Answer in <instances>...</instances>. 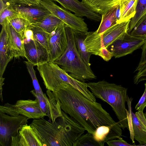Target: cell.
Returning a JSON list of instances; mask_svg holds the SVG:
<instances>
[{
  "instance_id": "35",
  "label": "cell",
  "mask_w": 146,
  "mask_h": 146,
  "mask_svg": "<svg viewBox=\"0 0 146 146\" xmlns=\"http://www.w3.org/2000/svg\"><path fill=\"white\" fill-rule=\"evenodd\" d=\"M106 143L109 146H134L135 145L130 144L124 140L121 137L107 141Z\"/></svg>"
},
{
  "instance_id": "28",
  "label": "cell",
  "mask_w": 146,
  "mask_h": 146,
  "mask_svg": "<svg viewBox=\"0 0 146 146\" xmlns=\"http://www.w3.org/2000/svg\"><path fill=\"white\" fill-rule=\"evenodd\" d=\"M129 34L146 39V14L139 20Z\"/></svg>"
},
{
  "instance_id": "10",
  "label": "cell",
  "mask_w": 146,
  "mask_h": 146,
  "mask_svg": "<svg viewBox=\"0 0 146 146\" xmlns=\"http://www.w3.org/2000/svg\"><path fill=\"white\" fill-rule=\"evenodd\" d=\"M68 40L64 23L57 26L50 33L48 41L49 61L53 62L64 52Z\"/></svg>"
},
{
  "instance_id": "24",
  "label": "cell",
  "mask_w": 146,
  "mask_h": 146,
  "mask_svg": "<svg viewBox=\"0 0 146 146\" xmlns=\"http://www.w3.org/2000/svg\"><path fill=\"white\" fill-rule=\"evenodd\" d=\"M63 23L61 20L51 14L42 20L30 25L40 27L50 34L57 26Z\"/></svg>"
},
{
  "instance_id": "23",
  "label": "cell",
  "mask_w": 146,
  "mask_h": 146,
  "mask_svg": "<svg viewBox=\"0 0 146 146\" xmlns=\"http://www.w3.org/2000/svg\"><path fill=\"white\" fill-rule=\"evenodd\" d=\"M118 5L113 7L105 13L102 15L100 24L98 29L95 31L97 33H102L117 24L116 13Z\"/></svg>"
},
{
  "instance_id": "16",
  "label": "cell",
  "mask_w": 146,
  "mask_h": 146,
  "mask_svg": "<svg viewBox=\"0 0 146 146\" xmlns=\"http://www.w3.org/2000/svg\"><path fill=\"white\" fill-rule=\"evenodd\" d=\"M133 98L128 97L126 102L128 110L126 112L129 123L132 125L133 131L134 139L137 141L140 145H146V132L143 130L139 120L133 111L131 106Z\"/></svg>"
},
{
  "instance_id": "3",
  "label": "cell",
  "mask_w": 146,
  "mask_h": 146,
  "mask_svg": "<svg viewBox=\"0 0 146 146\" xmlns=\"http://www.w3.org/2000/svg\"><path fill=\"white\" fill-rule=\"evenodd\" d=\"M93 94L109 104L111 107L123 129H129L125 102L128 97L127 89L121 85L104 80L87 83Z\"/></svg>"
},
{
  "instance_id": "33",
  "label": "cell",
  "mask_w": 146,
  "mask_h": 146,
  "mask_svg": "<svg viewBox=\"0 0 146 146\" xmlns=\"http://www.w3.org/2000/svg\"><path fill=\"white\" fill-rule=\"evenodd\" d=\"M30 92L38 100L42 111L46 115L47 112V103L45 95L43 96L40 93H36L34 89L31 90Z\"/></svg>"
},
{
  "instance_id": "17",
  "label": "cell",
  "mask_w": 146,
  "mask_h": 146,
  "mask_svg": "<svg viewBox=\"0 0 146 146\" xmlns=\"http://www.w3.org/2000/svg\"><path fill=\"white\" fill-rule=\"evenodd\" d=\"M13 58L9 50L6 30L3 25L0 35V77H3L8 63Z\"/></svg>"
},
{
  "instance_id": "6",
  "label": "cell",
  "mask_w": 146,
  "mask_h": 146,
  "mask_svg": "<svg viewBox=\"0 0 146 146\" xmlns=\"http://www.w3.org/2000/svg\"><path fill=\"white\" fill-rule=\"evenodd\" d=\"M41 5L53 15L61 20L65 25L73 30L87 33L88 28L83 19L73 14L56 5L53 0H39Z\"/></svg>"
},
{
  "instance_id": "41",
  "label": "cell",
  "mask_w": 146,
  "mask_h": 146,
  "mask_svg": "<svg viewBox=\"0 0 146 146\" xmlns=\"http://www.w3.org/2000/svg\"><path fill=\"white\" fill-rule=\"evenodd\" d=\"M5 80V78L2 77H0V99L1 101H3V98L2 96V86L4 85L3 82Z\"/></svg>"
},
{
  "instance_id": "11",
  "label": "cell",
  "mask_w": 146,
  "mask_h": 146,
  "mask_svg": "<svg viewBox=\"0 0 146 146\" xmlns=\"http://www.w3.org/2000/svg\"><path fill=\"white\" fill-rule=\"evenodd\" d=\"M12 7L20 14L21 17L27 20L30 25L39 22L51 14L41 5L34 6L14 4Z\"/></svg>"
},
{
  "instance_id": "13",
  "label": "cell",
  "mask_w": 146,
  "mask_h": 146,
  "mask_svg": "<svg viewBox=\"0 0 146 146\" xmlns=\"http://www.w3.org/2000/svg\"><path fill=\"white\" fill-rule=\"evenodd\" d=\"M3 25L6 30L8 45L12 57L15 58L25 57L24 38L15 29L9 21Z\"/></svg>"
},
{
  "instance_id": "15",
  "label": "cell",
  "mask_w": 146,
  "mask_h": 146,
  "mask_svg": "<svg viewBox=\"0 0 146 146\" xmlns=\"http://www.w3.org/2000/svg\"><path fill=\"white\" fill-rule=\"evenodd\" d=\"M121 129L119 122L110 126H100L97 128L93 135L100 146H104L107 141L121 137L122 134Z\"/></svg>"
},
{
  "instance_id": "29",
  "label": "cell",
  "mask_w": 146,
  "mask_h": 146,
  "mask_svg": "<svg viewBox=\"0 0 146 146\" xmlns=\"http://www.w3.org/2000/svg\"><path fill=\"white\" fill-rule=\"evenodd\" d=\"M100 146L95 140L92 134L87 132L82 134L76 141L73 146Z\"/></svg>"
},
{
  "instance_id": "21",
  "label": "cell",
  "mask_w": 146,
  "mask_h": 146,
  "mask_svg": "<svg viewBox=\"0 0 146 146\" xmlns=\"http://www.w3.org/2000/svg\"><path fill=\"white\" fill-rule=\"evenodd\" d=\"M74 36L76 49L82 60L89 68H90V58L91 54L87 51L84 40L86 33L73 30Z\"/></svg>"
},
{
  "instance_id": "31",
  "label": "cell",
  "mask_w": 146,
  "mask_h": 146,
  "mask_svg": "<svg viewBox=\"0 0 146 146\" xmlns=\"http://www.w3.org/2000/svg\"><path fill=\"white\" fill-rule=\"evenodd\" d=\"M24 62L26 65L28 72L31 78L33 84L36 92L44 96V94L40 86L36 75L35 71L34 69V66H35V65L28 61H25Z\"/></svg>"
},
{
  "instance_id": "1",
  "label": "cell",
  "mask_w": 146,
  "mask_h": 146,
  "mask_svg": "<svg viewBox=\"0 0 146 146\" xmlns=\"http://www.w3.org/2000/svg\"><path fill=\"white\" fill-rule=\"evenodd\" d=\"M52 92L59 100L61 110L93 135L99 126L118 123L101 104L89 100L67 83L60 84Z\"/></svg>"
},
{
  "instance_id": "42",
  "label": "cell",
  "mask_w": 146,
  "mask_h": 146,
  "mask_svg": "<svg viewBox=\"0 0 146 146\" xmlns=\"http://www.w3.org/2000/svg\"><path fill=\"white\" fill-rule=\"evenodd\" d=\"M140 76L142 81L146 80V67L141 71Z\"/></svg>"
},
{
  "instance_id": "30",
  "label": "cell",
  "mask_w": 146,
  "mask_h": 146,
  "mask_svg": "<svg viewBox=\"0 0 146 146\" xmlns=\"http://www.w3.org/2000/svg\"><path fill=\"white\" fill-rule=\"evenodd\" d=\"M18 17H21L20 14L13 8L12 6L7 8L0 13V24L4 25L7 21Z\"/></svg>"
},
{
  "instance_id": "32",
  "label": "cell",
  "mask_w": 146,
  "mask_h": 146,
  "mask_svg": "<svg viewBox=\"0 0 146 146\" xmlns=\"http://www.w3.org/2000/svg\"><path fill=\"white\" fill-rule=\"evenodd\" d=\"M0 111L11 116H17L20 115L16 110L15 104L8 103L0 106Z\"/></svg>"
},
{
  "instance_id": "2",
  "label": "cell",
  "mask_w": 146,
  "mask_h": 146,
  "mask_svg": "<svg viewBox=\"0 0 146 146\" xmlns=\"http://www.w3.org/2000/svg\"><path fill=\"white\" fill-rule=\"evenodd\" d=\"M62 115L53 122L43 118L34 119L30 124L43 146H73L85 129L62 110Z\"/></svg>"
},
{
  "instance_id": "7",
  "label": "cell",
  "mask_w": 146,
  "mask_h": 146,
  "mask_svg": "<svg viewBox=\"0 0 146 146\" xmlns=\"http://www.w3.org/2000/svg\"><path fill=\"white\" fill-rule=\"evenodd\" d=\"M29 119L21 115L11 116L0 111V146H10L12 137L19 133Z\"/></svg>"
},
{
  "instance_id": "40",
  "label": "cell",
  "mask_w": 146,
  "mask_h": 146,
  "mask_svg": "<svg viewBox=\"0 0 146 146\" xmlns=\"http://www.w3.org/2000/svg\"><path fill=\"white\" fill-rule=\"evenodd\" d=\"M34 40L33 31L28 27L26 31L24 38V42H28L31 40Z\"/></svg>"
},
{
  "instance_id": "4",
  "label": "cell",
  "mask_w": 146,
  "mask_h": 146,
  "mask_svg": "<svg viewBox=\"0 0 146 146\" xmlns=\"http://www.w3.org/2000/svg\"><path fill=\"white\" fill-rule=\"evenodd\" d=\"M68 45L64 52L53 62L71 76L79 81L95 79L96 76L84 62L76 47L73 30L65 25Z\"/></svg>"
},
{
  "instance_id": "25",
  "label": "cell",
  "mask_w": 146,
  "mask_h": 146,
  "mask_svg": "<svg viewBox=\"0 0 146 146\" xmlns=\"http://www.w3.org/2000/svg\"><path fill=\"white\" fill-rule=\"evenodd\" d=\"M136 13L131 20L128 33H130L139 20L146 14V0H137L136 6Z\"/></svg>"
},
{
  "instance_id": "37",
  "label": "cell",
  "mask_w": 146,
  "mask_h": 146,
  "mask_svg": "<svg viewBox=\"0 0 146 146\" xmlns=\"http://www.w3.org/2000/svg\"><path fill=\"white\" fill-rule=\"evenodd\" d=\"M98 56L106 61H108L113 56L112 53L105 47L101 48Z\"/></svg>"
},
{
  "instance_id": "18",
  "label": "cell",
  "mask_w": 146,
  "mask_h": 146,
  "mask_svg": "<svg viewBox=\"0 0 146 146\" xmlns=\"http://www.w3.org/2000/svg\"><path fill=\"white\" fill-rule=\"evenodd\" d=\"M19 133L21 146H43L33 128L27 124L23 125Z\"/></svg>"
},
{
  "instance_id": "9",
  "label": "cell",
  "mask_w": 146,
  "mask_h": 146,
  "mask_svg": "<svg viewBox=\"0 0 146 146\" xmlns=\"http://www.w3.org/2000/svg\"><path fill=\"white\" fill-rule=\"evenodd\" d=\"M37 66L47 90L53 92L63 83V77L65 71L56 64L48 61Z\"/></svg>"
},
{
  "instance_id": "43",
  "label": "cell",
  "mask_w": 146,
  "mask_h": 146,
  "mask_svg": "<svg viewBox=\"0 0 146 146\" xmlns=\"http://www.w3.org/2000/svg\"><path fill=\"white\" fill-rule=\"evenodd\" d=\"M145 113L146 114V112H145Z\"/></svg>"
},
{
  "instance_id": "26",
  "label": "cell",
  "mask_w": 146,
  "mask_h": 146,
  "mask_svg": "<svg viewBox=\"0 0 146 146\" xmlns=\"http://www.w3.org/2000/svg\"><path fill=\"white\" fill-rule=\"evenodd\" d=\"M28 28L33 31L34 39L45 47L48 52V41L50 34L40 27L30 25Z\"/></svg>"
},
{
  "instance_id": "8",
  "label": "cell",
  "mask_w": 146,
  "mask_h": 146,
  "mask_svg": "<svg viewBox=\"0 0 146 146\" xmlns=\"http://www.w3.org/2000/svg\"><path fill=\"white\" fill-rule=\"evenodd\" d=\"M146 39L134 36L126 33L114 41L107 48L115 58H120L130 54L141 48Z\"/></svg>"
},
{
  "instance_id": "34",
  "label": "cell",
  "mask_w": 146,
  "mask_h": 146,
  "mask_svg": "<svg viewBox=\"0 0 146 146\" xmlns=\"http://www.w3.org/2000/svg\"><path fill=\"white\" fill-rule=\"evenodd\" d=\"M142 52L139 63L134 72L140 70L146 67V39L142 46Z\"/></svg>"
},
{
  "instance_id": "38",
  "label": "cell",
  "mask_w": 146,
  "mask_h": 146,
  "mask_svg": "<svg viewBox=\"0 0 146 146\" xmlns=\"http://www.w3.org/2000/svg\"><path fill=\"white\" fill-rule=\"evenodd\" d=\"M135 114L142 129L146 132V118L143 111H138L135 113Z\"/></svg>"
},
{
  "instance_id": "20",
  "label": "cell",
  "mask_w": 146,
  "mask_h": 146,
  "mask_svg": "<svg viewBox=\"0 0 146 146\" xmlns=\"http://www.w3.org/2000/svg\"><path fill=\"white\" fill-rule=\"evenodd\" d=\"M121 0H82V3L93 11L101 15L118 5Z\"/></svg>"
},
{
  "instance_id": "5",
  "label": "cell",
  "mask_w": 146,
  "mask_h": 146,
  "mask_svg": "<svg viewBox=\"0 0 146 146\" xmlns=\"http://www.w3.org/2000/svg\"><path fill=\"white\" fill-rule=\"evenodd\" d=\"M130 21L117 23L101 34L97 33L95 31L88 32L84 40L87 52L98 56L102 47L107 48L128 32Z\"/></svg>"
},
{
  "instance_id": "14",
  "label": "cell",
  "mask_w": 146,
  "mask_h": 146,
  "mask_svg": "<svg viewBox=\"0 0 146 146\" xmlns=\"http://www.w3.org/2000/svg\"><path fill=\"white\" fill-rule=\"evenodd\" d=\"M15 104L19 114L29 119H38L47 116L42 111L38 101L36 98L35 100H19Z\"/></svg>"
},
{
  "instance_id": "39",
  "label": "cell",
  "mask_w": 146,
  "mask_h": 146,
  "mask_svg": "<svg viewBox=\"0 0 146 146\" xmlns=\"http://www.w3.org/2000/svg\"><path fill=\"white\" fill-rule=\"evenodd\" d=\"M13 4L10 0H0V13L7 8L12 6Z\"/></svg>"
},
{
  "instance_id": "12",
  "label": "cell",
  "mask_w": 146,
  "mask_h": 146,
  "mask_svg": "<svg viewBox=\"0 0 146 146\" xmlns=\"http://www.w3.org/2000/svg\"><path fill=\"white\" fill-rule=\"evenodd\" d=\"M25 57L28 61L37 66L49 61L48 52L46 48L38 42L31 40L24 42Z\"/></svg>"
},
{
  "instance_id": "19",
  "label": "cell",
  "mask_w": 146,
  "mask_h": 146,
  "mask_svg": "<svg viewBox=\"0 0 146 146\" xmlns=\"http://www.w3.org/2000/svg\"><path fill=\"white\" fill-rule=\"evenodd\" d=\"M46 94L47 96L44 94L47 103V116L53 122L62 115L61 103L59 99L52 92L47 90Z\"/></svg>"
},
{
  "instance_id": "27",
  "label": "cell",
  "mask_w": 146,
  "mask_h": 146,
  "mask_svg": "<svg viewBox=\"0 0 146 146\" xmlns=\"http://www.w3.org/2000/svg\"><path fill=\"white\" fill-rule=\"evenodd\" d=\"M15 29L24 38L26 30L30 25L27 19L21 17H18L9 21Z\"/></svg>"
},
{
  "instance_id": "22",
  "label": "cell",
  "mask_w": 146,
  "mask_h": 146,
  "mask_svg": "<svg viewBox=\"0 0 146 146\" xmlns=\"http://www.w3.org/2000/svg\"><path fill=\"white\" fill-rule=\"evenodd\" d=\"M137 0H121L119 3L120 16L117 23L131 20L136 13Z\"/></svg>"
},
{
  "instance_id": "36",
  "label": "cell",
  "mask_w": 146,
  "mask_h": 146,
  "mask_svg": "<svg viewBox=\"0 0 146 146\" xmlns=\"http://www.w3.org/2000/svg\"><path fill=\"white\" fill-rule=\"evenodd\" d=\"M144 84L145 89L144 93L135 107V110L138 111H143L146 106V82Z\"/></svg>"
}]
</instances>
